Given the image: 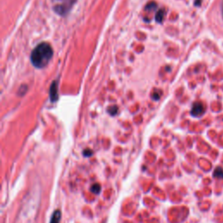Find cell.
Returning a JSON list of instances; mask_svg holds the SVG:
<instances>
[{
    "mask_svg": "<svg viewBox=\"0 0 223 223\" xmlns=\"http://www.w3.org/2000/svg\"><path fill=\"white\" fill-rule=\"evenodd\" d=\"M53 55V50L50 44L43 42L38 44L33 49L31 60L32 65L37 68H44L45 67Z\"/></svg>",
    "mask_w": 223,
    "mask_h": 223,
    "instance_id": "cell-1",
    "label": "cell"
},
{
    "mask_svg": "<svg viewBox=\"0 0 223 223\" xmlns=\"http://www.w3.org/2000/svg\"><path fill=\"white\" fill-rule=\"evenodd\" d=\"M75 0H58V4H56L54 10L58 14L65 15L72 7Z\"/></svg>",
    "mask_w": 223,
    "mask_h": 223,
    "instance_id": "cell-2",
    "label": "cell"
},
{
    "mask_svg": "<svg viewBox=\"0 0 223 223\" xmlns=\"http://www.w3.org/2000/svg\"><path fill=\"white\" fill-rule=\"evenodd\" d=\"M205 111L206 109H205L204 105L201 102H195L193 105L191 114L194 117H200L204 114Z\"/></svg>",
    "mask_w": 223,
    "mask_h": 223,
    "instance_id": "cell-3",
    "label": "cell"
},
{
    "mask_svg": "<svg viewBox=\"0 0 223 223\" xmlns=\"http://www.w3.org/2000/svg\"><path fill=\"white\" fill-rule=\"evenodd\" d=\"M50 98H51V100L53 102H54L58 99V83L56 81L53 82V84L51 86V89H50Z\"/></svg>",
    "mask_w": 223,
    "mask_h": 223,
    "instance_id": "cell-4",
    "label": "cell"
},
{
    "mask_svg": "<svg viewBox=\"0 0 223 223\" xmlns=\"http://www.w3.org/2000/svg\"><path fill=\"white\" fill-rule=\"evenodd\" d=\"M61 216V214H60V211L59 210H57L53 213L52 218H51V221H50V223H59L60 222V217Z\"/></svg>",
    "mask_w": 223,
    "mask_h": 223,
    "instance_id": "cell-5",
    "label": "cell"
},
{
    "mask_svg": "<svg viewBox=\"0 0 223 223\" xmlns=\"http://www.w3.org/2000/svg\"><path fill=\"white\" fill-rule=\"evenodd\" d=\"M214 177L217 179H223V169L222 167H218L215 168L214 172Z\"/></svg>",
    "mask_w": 223,
    "mask_h": 223,
    "instance_id": "cell-6",
    "label": "cell"
},
{
    "mask_svg": "<svg viewBox=\"0 0 223 223\" xmlns=\"http://www.w3.org/2000/svg\"><path fill=\"white\" fill-rule=\"evenodd\" d=\"M100 190H101V186L99 184L96 183V184H93V186H91V191L93 192L94 194H98L100 193Z\"/></svg>",
    "mask_w": 223,
    "mask_h": 223,
    "instance_id": "cell-7",
    "label": "cell"
},
{
    "mask_svg": "<svg viewBox=\"0 0 223 223\" xmlns=\"http://www.w3.org/2000/svg\"><path fill=\"white\" fill-rule=\"evenodd\" d=\"M164 14H165V12H163V10L160 11V12L157 13V15H156V20H157L158 22H161L163 18H164Z\"/></svg>",
    "mask_w": 223,
    "mask_h": 223,
    "instance_id": "cell-8",
    "label": "cell"
},
{
    "mask_svg": "<svg viewBox=\"0 0 223 223\" xmlns=\"http://www.w3.org/2000/svg\"><path fill=\"white\" fill-rule=\"evenodd\" d=\"M93 152L91 151V150H89V149H86V150H85L84 152H83V154L86 156V157H89V156H91L93 153H92Z\"/></svg>",
    "mask_w": 223,
    "mask_h": 223,
    "instance_id": "cell-9",
    "label": "cell"
}]
</instances>
